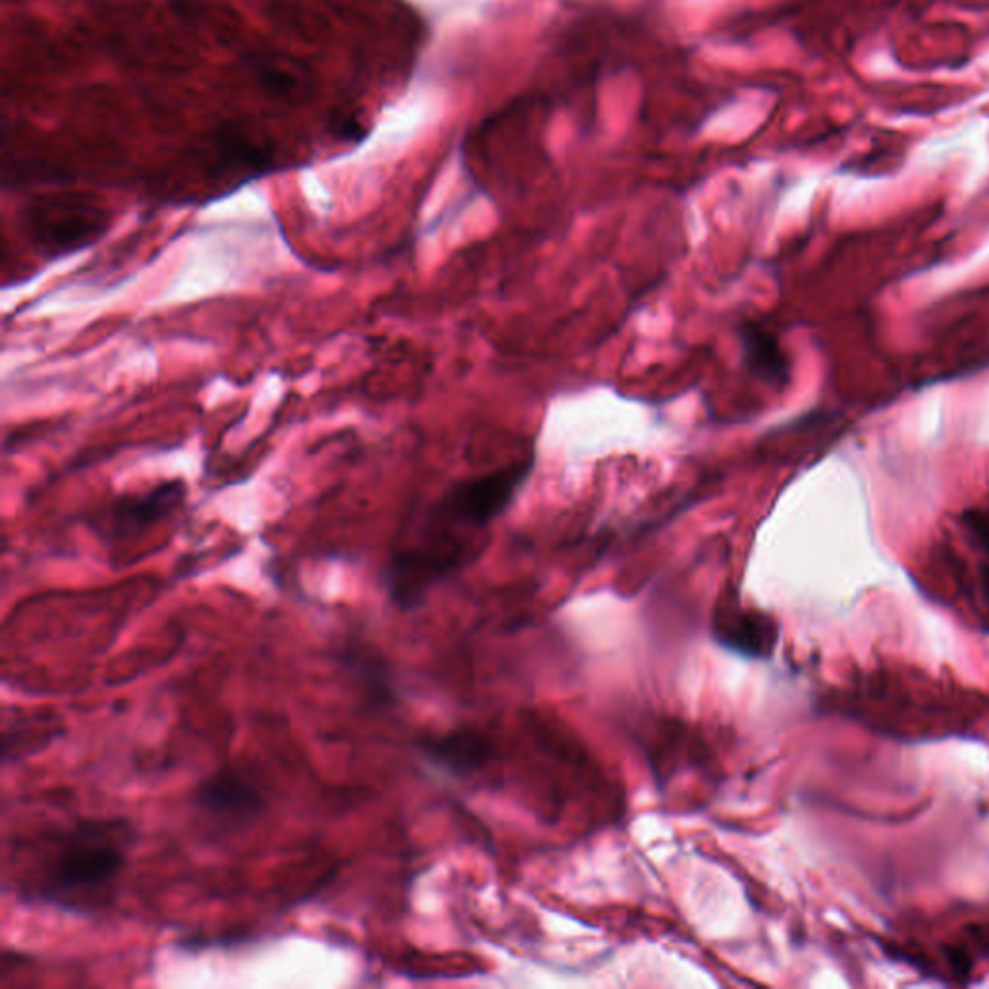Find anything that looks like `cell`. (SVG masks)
<instances>
[{"mask_svg": "<svg viewBox=\"0 0 989 989\" xmlns=\"http://www.w3.org/2000/svg\"><path fill=\"white\" fill-rule=\"evenodd\" d=\"M534 455L448 486L392 551L385 586L392 603L414 609L437 584L486 549L487 534L534 470Z\"/></svg>", "mask_w": 989, "mask_h": 989, "instance_id": "cell-1", "label": "cell"}, {"mask_svg": "<svg viewBox=\"0 0 989 989\" xmlns=\"http://www.w3.org/2000/svg\"><path fill=\"white\" fill-rule=\"evenodd\" d=\"M136 831L122 818L76 820L10 851L14 893L56 909L93 914L109 907Z\"/></svg>", "mask_w": 989, "mask_h": 989, "instance_id": "cell-2", "label": "cell"}, {"mask_svg": "<svg viewBox=\"0 0 989 989\" xmlns=\"http://www.w3.org/2000/svg\"><path fill=\"white\" fill-rule=\"evenodd\" d=\"M188 489L182 481H163L140 493H122L93 514V532L116 547L165 522L184 504Z\"/></svg>", "mask_w": 989, "mask_h": 989, "instance_id": "cell-3", "label": "cell"}, {"mask_svg": "<svg viewBox=\"0 0 989 989\" xmlns=\"http://www.w3.org/2000/svg\"><path fill=\"white\" fill-rule=\"evenodd\" d=\"M192 804L216 822L246 825L264 812L265 798L256 782L229 767L209 775L196 787Z\"/></svg>", "mask_w": 989, "mask_h": 989, "instance_id": "cell-4", "label": "cell"}, {"mask_svg": "<svg viewBox=\"0 0 989 989\" xmlns=\"http://www.w3.org/2000/svg\"><path fill=\"white\" fill-rule=\"evenodd\" d=\"M420 751L431 764L458 777L476 774L493 758L491 742L471 729L423 736Z\"/></svg>", "mask_w": 989, "mask_h": 989, "instance_id": "cell-5", "label": "cell"}, {"mask_svg": "<svg viewBox=\"0 0 989 989\" xmlns=\"http://www.w3.org/2000/svg\"><path fill=\"white\" fill-rule=\"evenodd\" d=\"M713 632L719 644L748 657H766L774 652L777 642L774 621L764 613L742 607L723 609L715 619Z\"/></svg>", "mask_w": 989, "mask_h": 989, "instance_id": "cell-6", "label": "cell"}, {"mask_svg": "<svg viewBox=\"0 0 989 989\" xmlns=\"http://www.w3.org/2000/svg\"><path fill=\"white\" fill-rule=\"evenodd\" d=\"M742 362L752 376L782 389L790 381V362L779 338L762 323L744 321L736 327Z\"/></svg>", "mask_w": 989, "mask_h": 989, "instance_id": "cell-7", "label": "cell"}, {"mask_svg": "<svg viewBox=\"0 0 989 989\" xmlns=\"http://www.w3.org/2000/svg\"><path fill=\"white\" fill-rule=\"evenodd\" d=\"M963 526L970 542L980 549L981 559V593L989 605V519L978 512H970L963 516Z\"/></svg>", "mask_w": 989, "mask_h": 989, "instance_id": "cell-8", "label": "cell"}]
</instances>
